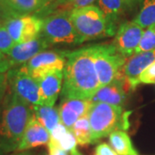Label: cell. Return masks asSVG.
<instances>
[{
  "instance_id": "83f0119b",
  "label": "cell",
  "mask_w": 155,
  "mask_h": 155,
  "mask_svg": "<svg viewBox=\"0 0 155 155\" xmlns=\"http://www.w3.org/2000/svg\"><path fill=\"white\" fill-rule=\"evenodd\" d=\"M15 17H17V16L13 11H11L7 6L5 5L2 2H0V21H2L5 23V22L8 19Z\"/></svg>"
},
{
  "instance_id": "277c9868",
  "label": "cell",
  "mask_w": 155,
  "mask_h": 155,
  "mask_svg": "<svg viewBox=\"0 0 155 155\" xmlns=\"http://www.w3.org/2000/svg\"><path fill=\"white\" fill-rule=\"evenodd\" d=\"M70 18L82 43L89 40L109 37L105 17L97 5L72 9Z\"/></svg>"
},
{
  "instance_id": "ac0fdd59",
  "label": "cell",
  "mask_w": 155,
  "mask_h": 155,
  "mask_svg": "<svg viewBox=\"0 0 155 155\" xmlns=\"http://www.w3.org/2000/svg\"><path fill=\"white\" fill-rule=\"evenodd\" d=\"M34 116L51 133L55 127L61 123V116L58 108L54 106L34 105Z\"/></svg>"
},
{
  "instance_id": "8992f818",
  "label": "cell",
  "mask_w": 155,
  "mask_h": 155,
  "mask_svg": "<svg viewBox=\"0 0 155 155\" xmlns=\"http://www.w3.org/2000/svg\"><path fill=\"white\" fill-rule=\"evenodd\" d=\"M93 61L101 87L112 83L126 63L113 44L92 45Z\"/></svg>"
},
{
  "instance_id": "52a82bcc",
  "label": "cell",
  "mask_w": 155,
  "mask_h": 155,
  "mask_svg": "<svg viewBox=\"0 0 155 155\" xmlns=\"http://www.w3.org/2000/svg\"><path fill=\"white\" fill-rule=\"evenodd\" d=\"M10 91L18 96L29 105H41L40 85L24 66L11 68L7 72Z\"/></svg>"
},
{
  "instance_id": "4316f807",
  "label": "cell",
  "mask_w": 155,
  "mask_h": 155,
  "mask_svg": "<svg viewBox=\"0 0 155 155\" xmlns=\"http://www.w3.org/2000/svg\"><path fill=\"white\" fill-rule=\"evenodd\" d=\"M95 155H117L110 145L101 143L95 149Z\"/></svg>"
},
{
  "instance_id": "5b68a950",
  "label": "cell",
  "mask_w": 155,
  "mask_h": 155,
  "mask_svg": "<svg viewBox=\"0 0 155 155\" xmlns=\"http://www.w3.org/2000/svg\"><path fill=\"white\" fill-rule=\"evenodd\" d=\"M70 11L53 13L43 19L41 35L50 45H78L82 43L72 20Z\"/></svg>"
},
{
  "instance_id": "e0dca14e",
  "label": "cell",
  "mask_w": 155,
  "mask_h": 155,
  "mask_svg": "<svg viewBox=\"0 0 155 155\" xmlns=\"http://www.w3.org/2000/svg\"><path fill=\"white\" fill-rule=\"evenodd\" d=\"M97 7L105 17L108 34L110 36H115L120 18L127 7L123 0H97Z\"/></svg>"
},
{
  "instance_id": "d6986e66",
  "label": "cell",
  "mask_w": 155,
  "mask_h": 155,
  "mask_svg": "<svg viewBox=\"0 0 155 155\" xmlns=\"http://www.w3.org/2000/svg\"><path fill=\"white\" fill-rule=\"evenodd\" d=\"M1 2L17 16L31 14L48 5L45 0H1Z\"/></svg>"
},
{
  "instance_id": "f546056e",
  "label": "cell",
  "mask_w": 155,
  "mask_h": 155,
  "mask_svg": "<svg viewBox=\"0 0 155 155\" xmlns=\"http://www.w3.org/2000/svg\"><path fill=\"white\" fill-rule=\"evenodd\" d=\"M48 155H68L67 152L61 149L60 147H58L52 140H49V142L48 144Z\"/></svg>"
},
{
  "instance_id": "7402d4cb",
  "label": "cell",
  "mask_w": 155,
  "mask_h": 155,
  "mask_svg": "<svg viewBox=\"0 0 155 155\" xmlns=\"http://www.w3.org/2000/svg\"><path fill=\"white\" fill-rule=\"evenodd\" d=\"M134 22L143 28L155 25V0H143Z\"/></svg>"
},
{
  "instance_id": "9a60e30c",
  "label": "cell",
  "mask_w": 155,
  "mask_h": 155,
  "mask_svg": "<svg viewBox=\"0 0 155 155\" xmlns=\"http://www.w3.org/2000/svg\"><path fill=\"white\" fill-rule=\"evenodd\" d=\"M51 134L48 130L33 116L28 122L17 151H27L34 147L48 144Z\"/></svg>"
},
{
  "instance_id": "4dcf8cb0",
  "label": "cell",
  "mask_w": 155,
  "mask_h": 155,
  "mask_svg": "<svg viewBox=\"0 0 155 155\" xmlns=\"http://www.w3.org/2000/svg\"><path fill=\"white\" fill-rule=\"evenodd\" d=\"M8 87H9V84H8L7 74L0 73V97L1 98H3L5 96Z\"/></svg>"
},
{
  "instance_id": "2e32d148",
  "label": "cell",
  "mask_w": 155,
  "mask_h": 155,
  "mask_svg": "<svg viewBox=\"0 0 155 155\" xmlns=\"http://www.w3.org/2000/svg\"><path fill=\"white\" fill-rule=\"evenodd\" d=\"M63 78V71H56L39 80L41 105L54 106L62 91Z\"/></svg>"
},
{
  "instance_id": "603a6c76",
  "label": "cell",
  "mask_w": 155,
  "mask_h": 155,
  "mask_svg": "<svg viewBox=\"0 0 155 155\" xmlns=\"http://www.w3.org/2000/svg\"><path fill=\"white\" fill-rule=\"evenodd\" d=\"M71 131L74 134L78 145L92 144L91 130L89 122V116H84L78 119L72 126Z\"/></svg>"
},
{
  "instance_id": "44dd1931",
  "label": "cell",
  "mask_w": 155,
  "mask_h": 155,
  "mask_svg": "<svg viewBox=\"0 0 155 155\" xmlns=\"http://www.w3.org/2000/svg\"><path fill=\"white\" fill-rule=\"evenodd\" d=\"M110 146L117 155H138L129 135L125 131L117 130L109 135Z\"/></svg>"
},
{
  "instance_id": "7c38bea8",
  "label": "cell",
  "mask_w": 155,
  "mask_h": 155,
  "mask_svg": "<svg viewBox=\"0 0 155 155\" xmlns=\"http://www.w3.org/2000/svg\"><path fill=\"white\" fill-rule=\"evenodd\" d=\"M50 44L41 35L24 43L16 44L7 54L12 68L25 65L33 57L47 49Z\"/></svg>"
},
{
  "instance_id": "484cf974",
  "label": "cell",
  "mask_w": 155,
  "mask_h": 155,
  "mask_svg": "<svg viewBox=\"0 0 155 155\" xmlns=\"http://www.w3.org/2000/svg\"><path fill=\"white\" fill-rule=\"evenodd\" d=\"M139 83L152 84H155V62L146 68L138 78Z\"/></svg>"
},
{
  "instance_id": "f35d334b",
  "label": "cell",
  "mask_w": 155,
  "mask_h": 155,
  "mask_svg": "<svg viewBox=\"0 0 155 155\" xmlns=\"http://www.w3.org/2000/svg\"><path fill=\"white\" fill-rule=\"evenodd\" d=\"M45 1H47V2H48V3H49V1H50V0H45Z\"/></svg>"
},
{
  "instance_id": "f1b7e54d",
  "label": "cell",
  "mask_w": 155,
  "mask_h": 155,
  "mask_svg": "<svg viewBox=\"0 0 155 155\" xmlns=\"http://www.w3.org/2000/svg\"><path fill=\"white\" fill-rule=\"evenodd\" d=\"M12 67L6 54L0 52V73H5L11 70Z\"/></svg>"
},
{
  "instance_id": "4fadbf2b",
  "label": "cell",
  "mask_w": 155,
  "mask_h": 155,
  "mask_svg": "<svg viewBox=\"0 0 155 155\" xmlns=\"http://www.w3.org/2000/svg\"><path fill=\"white\" fill-rule=\"evenodd\" d=\"M91 105V100L62 98L58 107L61 122L71 131L72 126L78 119L88 115Z\"/></svg>"
},
{
  "instance_id": "6da1fadb",
  "label": "cell",
  "mask_w": 155,
  "mask_h": 155,
  "mask_svg": "<svg viewBox=\"0 0 155 155\" xmlns=\"http://www.w3.org/2000/svg\"><path fill=\"white\" fill-rule=\"evenodd\" d=\"M62 53L67 60L63 70L62 98L91 100L101 88L93 61L92 45Z\"/></svg>"
},
{
  "instance_id": "ab89813d",
  "label": "cell",
  "mask_w": 155,
  "mask_h": 155,
  "mask_svg": "<svg viewBox=\"0 0 155 155\" xmlns=\"http://www.w3.org/2000/svg\"><path fill=\"white\" fill-rule=\"evenodd\" d=\"M0 2H1V0H0Z\"/></svg>"
},
{
  "instance_id": "9c48e42d",
  "label": "cell",
  "mask_w": 155,
  "mask_h": 155,
  "mask_svg": "<svg viewBox=\"0 0 155 155\" xmlns=\"http://www.w3.org/2000/svg\"><path fill=\"white\" fill-rule=\"evenodd\" d=\"M66 57L62 52L43 51L23 65L32 77L39 81L42 78L56 71H63Z\"/></svg>"
},
{
  "instance_id": "d590c367",
  "label": "cell",
  "mask_w": 155,
  "mask_h": 155,
  "mask_svg": "<svg viewBox=\"0 0 155 155\" xmlns=\"http://www.w3.org/2000/svg\"><path fill=\"white\" fill-rule=\"evenodd\" d=\"M5 151L3 150V148H2V147L0 146V155H5Z\"/></svg>"
},
{
  "instance_id": "8d00e7d4",
  "label": "cell",
  "mask_w": 155,
  "mask_h": 155,
  "mask_svg": "<svg viewBox=\"0 0 155 155\" xmlns=\"http://www.w3.org/2000/svg\"><path fill=\"white\" fill-rule=\"evenodd\" d=\"M2 99H3V98H1V97H0V115H1V111H2V106H3Z\"/></svg>"
},
{
  "instance_id": "ffe728a7",
  "label": "cell",
  "mask_w": 155,
  "mask_h": 155,
  "mask_svg": "<svg viewBox=\"0 0 155 155\" xmlns=\"http://www.w3.org/2000/svg\"><path fill=\"white\" fill-rule=\"evenodd\" d=\"M50 134V140L54 142L61 149L65 150L67 153H71L72 150L77 148L78 142L74 134L61 122L56 126Z\"/></svg>"
},
{
  "instance_id": "8fae6325",
  "label": "cell",
  "mask_w": 155,
  "mask_h": 155,
  "mask_svg": "<svg viewBox=\"0 0 155 155\" xmlns=\"http://www.w3.org/2000/svg\"><path fill=\"white\" fill-rule=\"evenodd\" d=\"M126 84L128 86L122 68L116 79L112 83L101 87L91 101V103H105L113 105L122 106L127 97L125 89Z\"/></svg>"
},
{
  "instance_id": "e575fe53",
  "label": "cell",
  "mask_w": 155,
  "mask_h": 155,
  "mask_svg": "<svg viewBox=\"0 0 155 155\" xmlns=\"http://www.w3.org/2000/svg\"><path fill=\"white\" fill-rule=\"evenodd\" d=\"M16 155H32V153H31L30 152H28V151H22V152L18 153Z\"/></svg>"
},
{
  "instance_id": "cb8c5ba5",
  "label": "cell",
  "mask_w": 155,
  "mask_h": 155,
  "mask_svg": "<svg viewBox=\"0 0 155 155\" xmlns=\"http://www.w3.org/2000/svg\"><path fill=\"white\" fill-rule=\"evenodd\" d=\"M155 50V25H152L144 30L135 54Z\"/></svg>"
},
{
  "instance_id": "5bb4252c",
  "label": "cell",
  "mask_w": 155,
  "mask_h": 155,
  "mask_svg": "<svg viewBox=\"0 0 155 155\" xmlns=\"http://www.w3.org/2000/svg\"><path fill=\"white\" fill-rule=\"evenodd\" d=\"M153 62H155V50L134 54L129 57L122 67L129 88L134 90L140 84L138 80L140 75Z\"/></svg>"
},
{
  "instance_id": "74e56055",
  "label": "cell",
  "mask_w": 155,
  "mask_h": 155,
  "mask_svg": "<svg viewBox=\"0 0 155 155\" xmlns=\"http://www.w3.org/2000/svg\"><path fill=\"white\" fill-rule=\"evenodd\" d=\"M1 25H4V22H2V21H0V26H1Z\"/></svg>"
},
{
  "instance_id": "30bf717a",
  "label": "cell",
  "mask_w": 155,
  "mask_h": 155,
  "mask_svg": "<svg viewBox=\"0 0 155 155\" xmlns=\"http://www.w3.org/2000/svg\"><path fill=\"white\" fill-rule=\"evenodd\" d=\"M143 33L144 28L136 22H123L117 28L112 44L121 55L125 58L131 57L135 54Z\"/></svg>"
},
{
  "instance_id": "d6a6232c",
  "label": "cell",
  "mask_w": 155,
  "mask_h": 155,
  "mask_svg": "<svg viewBox=\"0 0 155 155\" xmlns=\"http://www.w3.org/2000/svg\"><path fill=\"white\" fill-rule=\"evenodd\" d=\"M123 1L125 3V5L127 7V9H132L141 0H123Z\"/></svg>"
},
{
  "instance_id": "ba28073f",
  "label": "cell",
  "mask_w": 155,
  "mask_h": 155,
  "mask_svg": "<svg viewBox=\"0 0 155 155\" xmlns=\"http://www.w3.org/2000/svg\"><path fill=\"white\" fill-rule=\"evenodd\" d=\"M42 25L43 19L41 17L30 14L12 17L4 23L17 44L38 38L41 34Z\"/></svg>"
},
{
  "instance_id": "836d02e7",
  "label": "cell",
  "mask_w": 155,
  "mask_h": 155,
  "mask_svg": "<svg viewBox=\"0 0 155 155\" xmlns=\"http://www.w3.org/2000/svg\"><path fill=\"white\" fill-rule=\"evenodd\" d=\"M61 5H70L71 0H56Z\"/></svg>"
},
{
  "instance_id": "7a4b0ae2",
  "label": "cell",
  "mask_w": 155,
  "mask_h": 155,
  "mask_svg": "<svg viewBox=\"0 0 155 155\" xmlns=\"http://www.w3.org/2000/svg\"><path fill=\"white\" fill-rule=\"evenodd\" d=\"M33 116L32 106L11 91L6 95L0 115V146L5 153L18 149Z\"/></svg>"
},
{
  "instance_id": "d4e9b609",
  "label": "cell",
  "mask_w": 155,
  "mask_h": 155,
  "mask_svg": "<svg viewBox=\"0 0 155 155\" xmlns=\"http://www.w3.org/2000/svg\"><path fill=\"white\" fill-rule=\"evenodd\" d=\"M17 44L4 25L0 26V52L8 54L11 48Z\"/></svg>"
},
{
  "instance_id": "1f68e13d",
  "label": "cell",
  "mask_w": 155,
  "mask_h": 155,
  "mask_svg": "<svg viewBox=\"0 0 155 155\" xmlns=\"http://www.w3.org/2000/svg\"><path fill=\"white\" fill-rule=\"evenodd\" d=\"M97 0H71L70 5L72 7V9L74 8H81V7H85V6L92 5H94V3Z\"/></svg>"
},
{
  "instance_id": "3957f363",
  "label": "cell",
  "mask_w": 155,
  "mask_h": 155,
  "mask_svg": "<svg viewBox=\"0 0 155 155\" xmlns=\"http://www.w3.org/2000/svg\"><path fill=\"white\" fill-rule=\"evenodd\" d=\"M130 113L123 112L122 106L105 103H92L88 113L92 143L109 136L115 131L127 129Z\"/></svg>"
}]
</instances>
